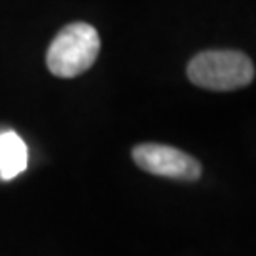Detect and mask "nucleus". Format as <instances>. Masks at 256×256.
<instances>
[{"mask_svg":"<svg viewBox=\"0 0 256 256\" xmlns=\"http://www.w3.org/2000/svg\"><path fill=\"white\" fill-rule=\"evenodd\" d=\"M190 82L209 92H234L254 80V63L239 50H207L186 66Z\"/></svg>","mask_w":256,"mask_h":256,"instance_id":"nucleus-1","label":"nucleus"},{"mask_svg":"<svg viewBox=\"0 0 256 256\" xmlns=\"http://www.w3.org/2000/svg\"><path fill=\"white\" fill-rule=\"evenodd\" d=\"M131 156L138 169L156 176L182 182H194L202 178V164L194 156L182 152L180 148L162 142H142L133 148Z\"/></svg>","mask_w":256,"mask_h":256,"instance_id":"nucleus-3","label":"nucleus"},{"mask_svg":"<svg viewBox=\"0 0 256 256\" xmlns=\"http://www.w3.org/2000/svg\"><path fill=\"white\" fill-rule=\"evenodd\" d=\"M27 169V146L19 135L6 131L0 135V176L14 178Z\"/></svg>","mask_w":256,"mask_h":256,"instance_id":"nucleus-4","label":"nucleus"},{"mask_svg":"<svg viewBox=\"0 0 256 256\" xmlns=\"http://www.w3.org/2000/svg\"><path fill=\"white\" fill-rule=\"evenodd\" d=\"M101 52L97 28L86 21L63 27L48 48V70L59 78H76L90 70Z\"/></svg>","mask_w":256,"mask_h":256,"instance_id":"nucleus-2","label":"nucleus"}]
</instances>
